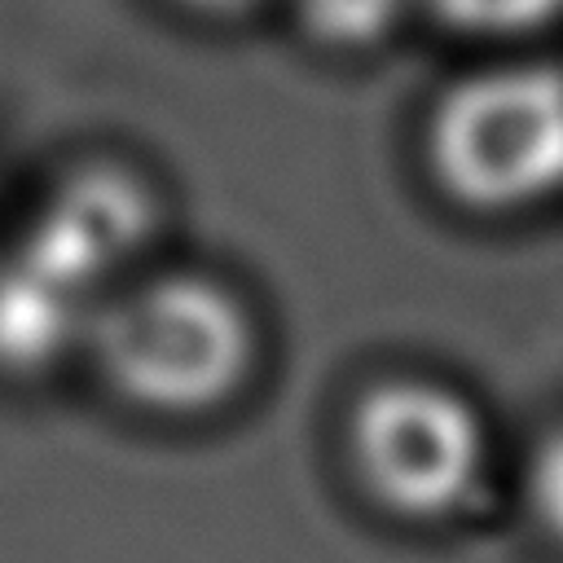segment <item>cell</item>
<instances>
[{
	"label": "cell",
	"mask_w": 563,
	"mask_h": 563,
	"mask_svg": "<svg viewBox=\"0 0 563 563\" xmlns=\"http://www.w3.org/2000/svg\"><path fill=\"white\" fill-rule=\"evenodd\" d=\"M413 0H290L295 31L321 53H369L400 26Z\"/></svg>",
	"instance_id": "5"
},
{
	"label": "cell",
	"mask_w": 563,
	"mask_h": 563,
	"mask_svg": "<svg viewBox=\"0 0 563 563\" xmlns=\"http://www.w3.org/2000/svg\"><path fill=\"white\" fill-rule=\"evenodd\" d=\"M176 4H185V9H194L202 18H233V13L255 9L260 0H176Z\"/></svg>",
	"instance_id": "7"
},
{
	"label": "cell",
	"mask_w": 563,
	"mask_h": 563,
	"mask_svg": "<svg viewBox=\"0 0 563 563\" xmlns=\"http://www.w3.org/2000/svg\"><path fill=\"white\" fill-rule=\"evenodd\" d=\"M150 220L154 202L132 172L92 167L57 185L48 211L31 229V242H22L18 251H26L31 260L62 273L70 286L88 295L97 277L136 255V246L150 233Z\"/></svg>",
	"instance_id": "4"
},
{
	"label": "cell",
	"mask_w": 563,
	"mask_h": 563,
	"mask_svg": "<svg viewBox=\"0 0 563 563\" xmlns=\"http://www.w3.org/2000/svg\"><path fill=\"white\" fill-rule=\"evenodd\" d=\"M435 189L475 216L563 194V66L506 62L449 84L422 128Z\"/></svg>",
	"instance_id": "2"
},
{
	"label": "cell",
	"mask_w": 563,
	"mask_h": 563,
	"mask_svg": "<svg viewBox=\"0 0 563 563\" xmlns=\"http://www.w3.org/2000/svg\"><path fill=\"white\" fill-rule=\"evenodd\" d=\"M101 387L145 418H211L260 365V321L242 290L207 268H132L84 330Z\"/></svg>",
	"instance_id": "1"
},
{
	"label": "cell",
	"mask_w": 563,
	"mask_h": 563,
	"mask_svg": "<svg viewBox=\"0 0 563 563\" xmlns=\"http://www.w3.org/2000/svg\"><path fill=\"white\" fill-rule=\"evenodd\" d=\"M343 449L365 497L405 523L457 515L488 462L475 405L418 374L369 383L347 409Z\"/></svg>",
	"instance_id": "3"
},
{
	"label": "cell",
	"mask_w": 563,
	"mask_h": 563,
	"mask_svg": "<svg viewBox=\"0 0 563 563\" xmlns=\"http://www.w3.org/2000/svg\"><path fill=\"white\" fill-rule=\"evenodd\" d=\"M413 4H422L444 31L479 35V40L528 35L563 13V0H413Z\"/></svg>",
	"instance_id": "6"
}]
</instances>
